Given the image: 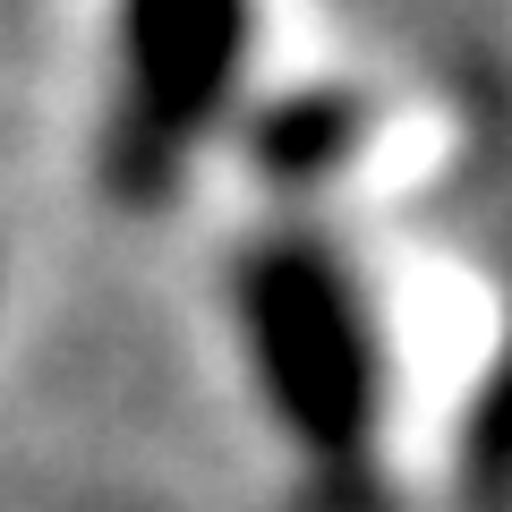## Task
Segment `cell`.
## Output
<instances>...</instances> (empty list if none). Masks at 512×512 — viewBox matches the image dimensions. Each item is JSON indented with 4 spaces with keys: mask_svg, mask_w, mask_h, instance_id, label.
Listing matches in <instances>:
<instances>
[{
    "mask_svg": "<svg viewBox=\"0 0 512 512\" xmlns=\"http://www.w3.org/2000/svg\"><path fill=\"white\" fill-rule=\"evenodd\" d=\"M470 512H504L512 504V350H504V367H495V393H487V410L470 419Z\"/></svg>",
    "mask_w": 512,
    "mask_h": 512,
    "instance_id": "cell-4",
    "label": "cell"
},
{
    "mask_svg": "<svg viewBox=\"0 0 512 512\" xmlns=\"http://www.w3.org/2000/svg\"><path fill=\"white\" fill-rule=\"evenodd\" d=\"M239 325L265 402L316 461H359L376 436V333L316 239H265L239 265Z\"/></svg>",
    "mask_w": 512,
    "mask_h": 512,
    "instance_id": "cell-1",
    "label": "cell"
},
{
    "mask_svg": "<svg viewBox=\"0 0 512 512\" xmlns=\"http://www.w3.org/2000/svg\"><path fill=\"white\" fill-rule=\"evenodd\" d=\"M248 60V0H120V77L103 120L111 205H163L197 137L231 111Z\"/></svg>",
    "mask_w": 512,
    "mask_h": 512,
    "instance_id": "cell-2",
    "label": "cell"
},
{
    "mask_svg": "<svg viewBox=\"0 0 512 512\" xmlns=\"http://www.w3.org/2000/svg\"><path fill=\"white\" fill-rule=\"evenodd\" d=\"M350 128H359V103L350 94H299V103L256 120V163L282 171V180H308V171H325V163L350 154Z\"/></svg>",
    "mask_w": 512,
    "mask_h": 512,
    "instance_id": "cell-3",
    "label": "cell"
}]
</instances>
